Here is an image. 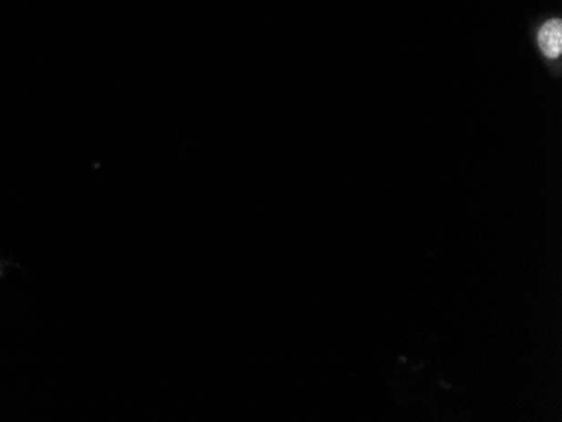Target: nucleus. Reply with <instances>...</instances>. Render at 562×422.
<instances>
[{"label":"nucleus","mask_w":562,"mask_h":422,"mask_svg":"<svg viewBox=\"0 0 562 422\" xmlns=\"http://www.w3.org/2000/svg\"><path fill=\"white\" fill-rule=\"evenodd\" d=\"M540 49L549 57H557L562 51V24L561 21H549L542 25L539 33Z\"/></svg>","instance_id":"nucleus-1"}]
</instances>
